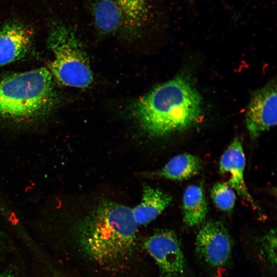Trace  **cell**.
Masks as SVG:
<instances>
[{
    "label": "cell",
    "mask_w": 277,
    "mask_h": 277,
    "mask_svg": "<svg viewBox=\"0 0 277 277\" xmlns=\"http://www.w3.org/2000/svg\"><path fill=\"white\" fill-rule=\"evenodd\" d=\"M130 111L146 133L159 137L183 131L197 124L202 115V100L191 82L179 76L134 101Z\"/></svg>",
    "instance_id": "cell-1"
},
{
    "label": "cell",
    "mask_w": 277,
    "mask_h": 277,
    "mask_svg": "<svg viewBox=\"0 0 277 277\" xmlns=\"http://www.w3.org/2000/svg\"><path fill=\"white\" fill-rule=\"evenodd\" d=\"M137 226L132 209L109 200L100 202L78 224V243L91 260L117 264L132 254Z\"/></svg>",
    "instance_id": "cell-2"
},
{
    "label": "cell",
    "mask_w": 277,
    "mask_h": 277,
    "mask_svg": "<svg viewBox=\"0 0 277 277\" xmlns=\"http://www.w3.org/2000/svg\"><path fill=\"white\" fill-rule=\"evenodd\" d=\"M53 80L44 67L0 77V120L23 123L48 115L60 101Z\"/></svg>",
    "instance_id": "cell-3"
},
{
    "label": "cell",
    "mask_w": 277,
    "mask_h": 277,
    "mask_svg": "<svg viewBox=\"0 0 277 277\" xmlns=\"http://www.w3.org/2000/svg\"><path fill=\"white\" fill-rule=\"evenodd\" d=\"M47 44L53 57L50 72L60 84L77 88L89 87L93 75L83 42L75 30L63 23L50 27Z\"/></svg>",
    "instance_id": "cell-4"
},
{
    "label": "cell",
    "mask_w": 277,
    "mask_h": 277,
    "mask_svg": "<svg viewBox=\"0 0 277 277\" xmlns=\"http://www.w3.org/2000/svg\"><path fill=\"white\" fill-rule=\"evenodd\" d=\"M89 10L101 33L129 39L142 35L154 17L152 0H90Z\"/></svg>",
    "instance_id": "cell-5"
},
{
    "label": "cell",
    "mask_w": 277,
    "mask_h": 277,
    "mask_svg": "<svg viewBox=\"0 0 277 277\" xmlns=\"http://www.w3.org/2000/svg\"><path fill=\"white\" fill-rule=\"evenodd\" d=\"M144 246L157 264L163 277H181L186 270V262L177 234L162 229L146 240Z\"/></svg>",
    "instance_id": "cell-6"
},
{
    "label": "cell",
    "mask_w": 277,
    "mask_h": 277,
    "mask_svg": "<svg viewBox=\"0 0 277 277\" xmlns=\"http://www.w3.org/2000/svg\"><path fill=\"white\" fill-rule=\"evenodd\" d=\"M195 251L200 258L213 268L224 267L232 252V241L225 226L209 221L200 229L195 240Z\"/></svg>",
    "instance_id": "cell-7"
},
{
    "label": "cell",
    "mask_w": 277,
    "mask_h": 277,
    "mask_svg": "<svg viewBox=\"0 0 277 277\" xmlns=\"http://www.w3.org/2000/svg\"><path fill=\"white\" fill-rule=\"evenodd\" d=\"M247 129L255 138L276 123V85L271 81L254 92L245 115Z\"/></svg>",
    "instance_id": "cell-8"
},
{
    "label": "cell",
    "mask_w": 277,
    "mask_h": 277,
    "mask_svg": "<svg viewBox=\"0 0 277 277\" xmlns=\"http://www.w3.org/2000/svg\"><path fill=\"white\" fill-rule=\"evenodd\" d=\"M246 157L241 140L235 138L224 152L219 163L220 173L227 179V184L254 209L259 207L247 187L244 171Z\"/></svg>",
    "instance_id": "cell-9"
},
{
    "label": "cell",
    "mask_w": 277,
    "mask_h": 277,
    "mask_svg": "<svg viewBox=\"0 0 277 277\" xmlns=\"http://www.w3.org/2000/svg\"><path fill=\"white\" fill-rule=\"evenodd\" d=\"M31 29L16 21L7 23L0 28V67L24 58L33 42Z\"/></svg>",
    "instance_id": "cell-10"
},
{
    "label": "cell",
    "mask_w": 277,
    "mask_h": 277,
    "mask_svg": "<svg viewBox=\"0 0 277 277\" xmlns=\"http://www.w3.org/2000/svg\"><path fill=\"white\" fill-rule=\"evenodd\" d=\"M172 197L159 188L146 185L141 202L132 209L136 224L146 225L159 215L170 204Z\"/></svg>",
    "instance_id": "cell-11"
},
{
    "label": "cell",
    "mask_w": 277,
    "mask_h": 277,
    "mask_svg": "<svg viewBox=\"0 0 277 277\" xmlns=\"http://www.w3.org/2000/svg\"><path fill=\"white\" fill-rule=\"evenodd\" d=\"M201 168L202 164L197 157L184 153L173 157L162 169L151 175L170 180L182 181L197 174Z\"/></svg>",
    "instance_id": "cell-12"
},
{
    "label": "cell",
    "mask_w": 277,
    "mask_h": 277,
    "mask_svg": "<svg viewBox=\"0 0 277 277\" xmlns=\"http://www.w3.org/2000/svg\"><path fill=\"white\" fill-rule=\"evenodd\" d=\"M207 203L204 191L199 185L186 187L183 196V221L189 227L203 222L207 213Z\"/></svg>",
    "instance_id": "cell-13"
},
{
    "label": "cell",
    "mask_w": 277,
    "mask_h": 277,
    "mask_svg": "<svg viewBox=\"0 0 277 277\" xmlns=\"http://www.w3.org/2000/svg\"><path fill=\"white\" fill-rule=\"evenodd\" d=\"M211 196L216 207L222 211L229 212L234 207L235 191L226 183L214 184L211 189Z\"/></svg>",
    "instance_id": "cell-14"
},
{
    "label": "cell",
    "mask_w": 277,
    "mask_h": 277,
    "mask_svg": "<svg viewBox=\"0 0 277 277\" xmlns=\"http://www.w3.org/2000/svg\"><path fill=\"white\" fill-rule=\"evenodd\" d=\"M275 229H271L260 240V254L266 264L275 269L276 264V234Z\"/></svg>",
    "instance_id": "cell-15"
},
{
    "label": "cell",
    "mask_w": 277,
    "mask_h": 277,
    "mask_svg": "<svg viewBox=\"0 0 277 277\" xmlns=\"http://www.w3.org/2000/svg\"><path fill=\"white\" fill-rule=\"evenodd\" d=\"M0 277H15V276L12 271H7L1 274Z\"/></svg>",
    "instance_id": "cell-16"
}]
</instances>
